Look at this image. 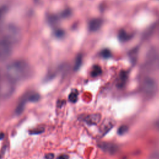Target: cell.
I'll list each match as a JSON object with an SVG mask.
<instances>
[{
    "instance_id": "cell-1",
    "label": "cell",
    "mask_w": 159,
    "mask_h": 159,
    "mask_svg": "<svg viewBox=\"0 0 159 159\" xmlns=\"http://www.w3.org/2000/svg\"><path fill=\"white\" fill-rule=\"evenodd\" d=\"M30 73V65L24 60H17L7 66L6 76L15 83L27 78Z\"/></svg>"
},
{
    "instance_id": "cell-2",
    "label": "cell",
    "mask_w": 159,
    "mask_h": 159,
    "mask_svg": "<svg viewBox=\"0 0 159 159\" xmlns=\"http://www.w3.org/2000/svg\"><path fill=\"white\" fill-rule=\"evenodd\" d=\"M14 83L6 76L0 77V96L7 98L11 96L14 90Z\"/></svg>"
},
{
    "instance_id": "cell-3",
    "label": "cell",
    "mask_w": 159,
    "mask_h": 159,
    "mask_svg": "<svg viewBox=\"0 0 159 159\" xmlns=\"http://www.w3.org/2000/svg\"><path fill=\"white\" fill-rule=\"evenodd\" d=\"M141 89L146 96H152L157 91V84L153 78L147 76L142 80Z\"/></svg>"
},
{
    "instance_id": "cell-4",
    "label": "cell",
    "mask_w": 159,
    "mask_h": 159,
    "mask_svg": "<svg viewBox=\"0 0 159 159\" xmlns=\"http://www.w3.org/2000/svg\"><path fill=\"white\" fill-rule=\"evenodd\" d=\"M12 43L8 39L2 37L0 39V61L6 60L11 55Z\"/></svg>"
},
{
    "instance_id": "cell-5",
    "label": "cell",
    "mask_w": 159,
    "mask_h": 159,
    "mask_svg": "<svg viewBox=\"0 0 159 159\" xmlns=\"http://www.w3.org/2000/svg\"><path fill=\"white\" fill-rule=\"evenodd\" d=\"M19 30L14 25H9L4 30L3 37L8 39L12 43L17 42L19 39Z\"/></svg>"
},
{
    "instance_id": "cell-6",
    "label": "cell",
    "mask_w": 159,
    "mask_h": 159,
    "mask_svg": "<svg viewBox=\"0 0 159 159\" xmlns=\"http://www.w3.org/2000/svg\"><path fill=\"white\" fill-rule=\"evenodd\" d=\"M147 62L148 65L153 68H159V54L153 50L148 52L147 57Z\"/></svg>"
},
{
    "instance_id": "cell-7",
    "label": "cell",
    "mask_w": 159,
    "mask_h": 159,
    "mask_svg": "<svg viewBox=\"0 0 159 159\" xmlns=\"http://www.w3.org/2000/svg\"><path fill=\"white\" fill-rule=\"evenodd\" d=\"M101 120V116L99 114H94L87 116L83 119V120L88 125L97 124Z\"/></svg>"
},
{
    "instance_id": "cell-8",
    "label": "cell",
    "mask_w": 159,
    "mask_h": 159,
    "mask_svg": "<svg viewBox=\"0 0 159 159\" xmlns=\"http://www.w3.org/2000/svg\"><path fill=\"white\" fill-rule=\"evenodd\" d=\"M102 25V20L100 19H94L89 24V29L91 31L98 30Z\"/></svg>"
},
{
    "instance_id": "cell-9",
    "label": "cell",
    "mask_w": 159,
    "mask_h": 159,
    "mask_svg": "<svg viewBox=\"0 0 159 159\" xmlns=\"http://www.w3.org/2000/svg\"><path fill=\"white\" fill-rule=\"evenodd\" d=\"M99 147L105 152H109V153H114V152L116 151V149H117V147L116 145L109 143H101L99 145Z\"/></svg>"
},
{
    "instance_id": "cell-10",
    "label": "cell",
    "mask_w": 159,
    "mask_h": 159,
    "mask_svg": "<svg viewBox=\"0 0 159 159\" xmlns=\"http://www.w3.org/2000/svg\"><path fill=\"white\" fill-rule=\"evenodd\" d=\"M91 76L93 77H97L102 73V69L98 65H94L91 70Z\"/></svg>"
},
{
    "instance_id": "cell-11",
    "label": "cell",
    "mask_w": 159,
    "mask_h": 159,
    "mask_svg": "<svg viewBox=\"0 0 159 159\" xmlns=\"http://www.w3.org/2000/svg\"><path fill=\"white\" fill-rule=\"evenodd\" d=\"M68 99L70 102H76L78 100V92L76 91H72L68 97Z\"/></svg>"
},
{
    "instance_id": "cell-12",
    "label": "cell",
    "mask_w": 159,
    "mask_h": 159,
    "mask_svg": "<svg viewBox=\"0 0 159 159\" xmlns=\"http://www.w3.org/2000/svg\"><path fill=\"white\" fill-rule=\"evenodd\" d=\"M118 36H119V39L121 41H123V42L127 40L128 39V38H129L128 34L126 33V32H125V31L123 30H120V31L119 32Z\"/></svg>"
},
{
    "instance_id": "cell-13",
    "label": "cell",
    "mask_w": 159,
    "mask_h": 159,
    "mask_svg": "<svg viewBox=\"0 0 159 159\" xmlns=\"http://www.w3.org/2000/svg\"><path fill=\"white\" fill-rule=\"evenodd\" d=\"M44 131V128L42 127H39L35 129H33L29 131L30 134H38L43 132Z\"/></svg>"
},
{
    "instance_id": "cell-14",
    "label": "cell",
    "mask_w": 159,
    "mask_h": 159,
    "mask_svg": "<svg viewBox=\"0 0 159 159\" xmlns=\"http://www.w3.org/2000/svg\"><path fill=\"white\" fill-rule=\"evenodd\" d=\"M127 130V127L126 125H122L118 129V134L119 135H122L125 134Z\"/></svg>"
},
{
    "instance_id": "cell-15",
    "label": "cell",
    "mask_w": 159,
    "mask_h": 159,
    "mask_svg": "<svg viewBox=\"0 0 159 159\" xmlns=\"http://www.w3.org/2000/svg\"><path fill=\"white\" fill-rule=\"evenodd\" d=\"M101 55L104 58H109L111 56V52L108 49H104L102 51Z\"/></svg>"
},
{
    "instance_id": "cell-16",
    "label": "cell",
    "mask_w": 159,
    "mask_h": 159,
    "mask_svg": "<svg viewBox=\"0 0 159 159\" xmlns=\"http://www.w3.org/2000/svg\"><path fill=\"white\" fill-rule=\"evenodd\" d=\"M81 57H78L77 59H76V63H75V68H78L80 65H81Z\"/></svg>"
},
{
    "instance_id": "cell-17",
    "label": "cell",
    "mask_w": 159,
    "mask_h": 159,
    "mask_svg": "<svg viewBox=\"0 0 159 159\" xmlns=\"http://www.w3.org/2000/svg\"><path fill=\"white\" fill-rule=\"evenodd\" d=\"M45 157L46 159H53L54 157V155L53 153H48L45 155Z\"/></svg>"
},
{
    "instance_id": "cell-18",
    "label": "cell",
    "mask_w": 159,
    "mask_h": 159,
    "mask_svg": "<svg viewBox=\"0 0 159 159\" xmlns=\"http://www.w3.org/2000/svg\"><path fill=\"white\" fill-rule=\"evenodd\" d=\"M58 159H68V156L65 154H62L58 157Z\"/></svg>"
},
{
    "instance_id": "cell-19",
    "label": "cell",
    "mask_w": 159,
    "mask_h": 159,
    "mask_svg": "<svg viewBox=\"0 0 159 159\" xmlns=\"http://www.w3.org/2000/svg\"><path fill=\"white\" fill-rule=\"evenodd\" d=\"M3 137H4V134H3V133L0 134V139H2Z\"/></svg>"
},
{
    "instance_id": "cell-20",
    "label": "cell",
    "mask_w": 159,
    "mask_h": 159,
    "mask_svg": "<svg viewBox=\"0 0 159 159\" xmlns=\"http://www.w3.org/2000/svg\"><path fill=\"white\" fill-rule=\"evenodd\" d=\"M0 77H1V76H0Z\"/></svg>"
}]
</instances>
